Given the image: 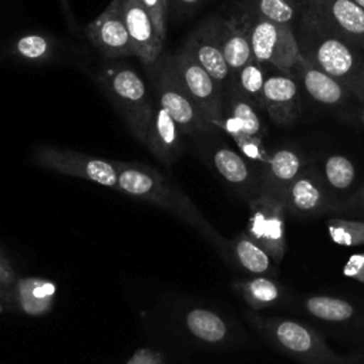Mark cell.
Listing matches in <instances>:
<instances>
[{
    "label": "cell",
    "mask_w": 364,
    "mask_h": 364,
    "mask_svg": "<svg viewBox=\"0 0 364 364\" xmlns=\"http://www.w3.org/2000/svg\"><path fill=\"white\" fill-rule=\"evenodd\" d=\"M125 364H165V357L158 350L142 347L135 350Z\"/></svg>",
    "instance_id": "cell-34"
},
{
    "label": "cell",
    "mask_w": 364,
    "mask_h": 364,
    "mask_svg": "<svg viewBox=\"0 0 364 364\" xmlns=\"http://www.w3.org/2000/svg\"><path fill=\"white\" fill-rule=\"evenodd\" d=\"M326 228L330 239L341 246H361L364 245V220L328 218Z\"/></svg>",
    "instance_id": "cell-31"
},
{
    "label": "cell",
    "mask_w": 364,
    "mask_h": 364,
    "mask_svg": "<svg viewBox=\"0 0 364 364\" xmlns=\"http://www.w3.org/2000/svg\"><path fill=\"white\" fill-rule=\"evenodd\" d=\"M141 1L154 23V27H155V31H156L159 40L162 43H165L168 10L165 9L162 0H141Z\"/></svg>",
    "instance_id": "cell-32"
},
{
    "label": "cell",
    "mask_w": 364,
    "mask_h": 364,
    "mask_svg": "<svg viewBox=\"0 0 364 364\" xmlns=\"http://www.w3.org/2000/svg\"><path fill=\"white\" fill-rule=\"evenodd\" d=\"M57 284L43 277H18L9 289L7 310L27 317H41L51 311Z\"/></svg>",
    "instance_id": "cell-20"
},
{
    "label": "cell",
    "mask_w": 364,
    "mask_h": 364,
    "mask_svg": "<svg viewBox=\"0 0 364 364\" xmlns=\"http://www.w3.org/2000/svg\"><path fill=\"white\" fill-rule=\"evenodd\" d=\"M31 161L44 169L85 179L111 189L118 188V162L107 161L80 151L43 145L34 149Z\"/></svg>",
    "instance_id": "cell-9"
},
{
    "label": "cell",
    "mask_w": 364,
    "mask_h": 364,
    "mask_svg": "<svg viewBox=\"0 0 364 364\" xmlns=\"http://www.w3.org/2000/svg\"><path fill=\"white\" fill-rule=\"evenodd\" d=\"M267 73L269 71L262 64H259L256 60H252L250 63L243 65L232 78V84L262 111L263 87Z\"/></svg>",
    "instance_id": "cell-29"
},
{
    "label": "cell",
    "mask_w": 364,
    "mask_h": 364,
    "mask_svg": "<svg viewBox=\"0 0 364 364\" xmlns=\"http://www.w3.org/2000/svg\"><path fill=\"white\" fill-rule=\"evenodd\" d=\"M361 50H363V51H364V46H363V47H361Z\"/></svg>",
    "instance_id": "cell-43"
},
{
    "label": "cell",
    "mask_w": 364,
    "mask_h": 364,
    "mask_svg": "<svg viewBox=\"0 0 364 364\" xmlns=\"http://www.w3.org/2000/svg\"><path fill=\"white\" fill-rule=\"evenodd\" d=\"M228 263L239 267L249 276L277 277V264L245 230L228 240Z\"/></svg>",
    "instance_id": "cell-23"
},
{
    "label": "cell",
    "mask_w": 364,
    "mask_h": 364,
    "mask_svg": "<svg viewBox=\"0 0 364 364\" xmlns=\"http://www.w3.org/2000/svg\"><path fill=\"white\" fill-rule=\"evenodd\" d=\"M182 46L218 82L222 91L226 92L232 84V73L220 46L218 14L205 18L196 28H193Z\"/></svg>",
    "instance_id": "cell-14"
},
{
    "label": "cell",
    "mask_w": 364,
    "mask_h": 364,
    "mask_svg": "<svg viewBox=\"0 0 364 364\" xmlns=\"http://www.w3.org/2000/svg\"><path fill=\"white\" fill-rule=\"evenodd\" d=\"M202 154L209 166L246 202L260 191V169L240 152L219 141H208Z\"/></svg>",
    "instance_id": "cell-12"
},
{
    "label": "cell",
    "mask_w": 364,
    "mask_h": 364,
    "mask_svg": "<svg viewBox=\"0 0 364 364\" xmlns=\"http://www.w3.org/2000/svg\"><path fill=\"white\" fill-rule=\"evenodd\" d=\"M219 38L225 60L233 75L253 58L250 34H249V14L242 0L232 4L225 13L218 14Z\"/></svg>",
    "instance_id": "cell-17"
},
{
    "label": "cell",
    "mask_w": 364,
    "mask_h": 364,
    "mask_svg": "<svg viewBox=\"0 0 364 364\" xmlns=\"http://www.w3.org/2000/svg\"><path fill=\"white\" fill-rule=\"evenodd\" d=\"M162 3H164V6H165V9L168 10V7H169V0H162Z\"/></svg>",
    "instance_id": "cell-42"
},
{
    "label": "cell",
    "mask_w": 364,
    "mask_h": 364,
    "mask_svg": "<svg viewBox=\"0 0 364 364\" xmlns=\"http://www.w3.org/2000/svg\"><path fill=\"white\" fill-rule=\"evenodd\" d=\"M249 324L283 354L304 364H348L346 358L331 350L323 336L311 326L296 318L263 316L257 311L245 313Z\"/></svg>",
    "instance_id": "cell-3"
},
{
    "label": "cell",
    "mask_w": 364,
    "mask_h": 364,
    "mask_svg": "<svg viewBox=\"0 0 364 364\" xmlns=\"http://www.w3.org/2000/svg\"><path fill=\"white\" fill-rule=\"evenodd\" d=\"M122 13L135 57L144 67L152 65L162 55L164 43L159 40L148 11L141 0H122Z\"/></svg>",
    "instance_id": "cell-19"
},
{
    "label": "cell",
    "mask_w": 364,
    "mask_h": 364,
    "mask_svg": "<svg viewBox=\"0 0 364 364\" xmlns=\"http://www.w3.org/2000/svg\"><path fill=\"white\" fill-rule=\"evenodd\" d=\"M252 11L294 31L300 18L301 0H242Z\"/></svg>",
    "instance_id": "cell-28"
},
{
    "label": "cell",
    "mask_w": 364,
    "mask_h": 364,
    "mask_svg": "<svg viewBox=\"0 0 364 364\" xmlns=\"http://www.w3.org/2000/svg\"><path fill=\"white\" fill-rule=\"evenodd\" d=\"M97 81L131 134L145 145L156 102L144 78L128 64L108 63L100 68Z\"/></svg>",
    "instance_id": "cell-4"
},
{
    "label": "cell",
    "mask_w": 364,
    "mask_h": 364,
    "mask_svg": "<svg viewBox=\"0 0 364 364\" xmlns=\"http://www.w3.org/2000/svg\"><path fill=\"white\" fill-rule=\"evenodd\" d=\"M249 218L245 232L280 264L287 252L286 206L280 196L260 189L249 202Z\"/></svg>",
    "instance_id": "cell-8"
},
{
    "label": "cell",
    "mask_w": 364,
    "mask_h": 364,
    "mask_svg": "<svg viewBox=\"0 0 364 364\" xmlns=\"http://www.w3.org/2000/svg\"><path fill=\"white\" fill-rule=\"evenodd\" d=\"M168 58L191 100L218 129L222 121L225 101L222 88L183 46L175 53H168Z\"/></svg>",
    "instance_id": "cell-10"
},
{
    "label": "cell",
    "mask_w": 364,
    "mask_h": 364,
    "mask_svg": "<svg viewBox=\"0 0 364 364\" xmlns=\"http://www.w3.org/2000/svg\"><path fill=\"white\" fill-rule=\"evenodd\" d=\"M18 279L17 272L11 266L10 260L6 257V255L0 249V284L6 289H10Z\"/></svg>",
    "instance_id": "cell-36"
},
{
    "label": "cell",
    "mask_w": 364,
    "mask_h": 364,
    "mask_svg": "<svg viewBox=\"0 0 364 364\" xmlns=\"http://www.w3.org/2000/svg\"><path fill=\"white\" fill-rule=\"evenodd\" d=\"M358 101H360V119H358V122H361V124H364V87H363V90H361V92H360V95H358Z\"/></svg>",
    "instance_id": "cell-40"
},
{
    "label": "cell",
    "mask_w": 364,
    "mask_h": 364,
    "mask_svg": "<svg viewBox=\"0 0 364 364\" xmlns=\"http://www.w3.org/2000/svg\"><path fill=\"white\" fill-rule=\"evenodd\" d=\"M324 185L340 203V195L350 191L357 179V169L354 162L343 154L328 155L318 171ZM336 212V210H334Z\"/></svg>",
    "instance_id": "cell-27"
},
{
    "label": "cell",
    "mask_w": 364,
    "mask_h": 364,
    "mask_svg": "<svg viewBox=\"0 0 364 364\" xmlns=\"http://www.w3.org/2000/svg\"><path fill=\"white\" fill-rule=\"evenodd\" d=\"M334 213H354V215H364V183L353 192L348 198L341 200Z\"/></svg>",
    "instance_id": "cell-33"
},
{
    "label": "cell",
    "mask_w": 364,
    "mask_h": 364,
    "mask_svg": "<svg viewBox=\"0 0 364 364\" xmlns=\"http://www.w3.org/2000/svg\"><path fill=\"white\" fill-rule=\"evenodd\" d=\"M60 3H61V6H63V11L65 13V17H67L68 23H73V13H71L68 0H60Z\"/></svg>",
    "instance_id": "cell-39"
},
{
    "label": "cell",
    "mask_w": 364,
    "mask_h": 364,
    "mask_svg": "<svg viewBox=\"0 0 364 364\" xmlns=\"http://www.w3.org/2000/svg\"><path fill=\"white\" fill-rule=\"evenodd\" d=\"M300 88L321 107L348 121L360 119V101L336 78L311 65L301 54L293 70Z\"/></svg>",
    "instance_id": "cell-11"
},
{
    "label": "cell",
    "mask_w": 364,
    "mask_h": 364,
    "mask_svg": "<svg viewBox=\"0 0 364 364\" xmlns=\"http://www.w3.org/2000/svg\"><path fill=\"white\" fill-rule=\"evenodd\" d=\"M357 6H360L363 10H364V0H353Z\"/></svg>",
    "instance_id": "cell-41"
},
{
    "label": "cell",
    "mask_w": 364,
    "mask_h": 364,
    "mask_svg": "<svg viewBox=\"0 0 364 364\" xmlns=\"http://www.w3.org/2000/svg\"><path fill=\"white\" fill-rule=\"evenodd\" d=\"M7 301H9V289L0 284V307L7 310Z\"/></svg>",
    "instance_id": "cell-38"
},
{
    "label": "cell",
    "mask_w": 364,
    "mask_h": 364,
    "mask_svg": "<svg viewBox=\"0 0 364 364\" xmlns=\"http://www.w3.org/2000/svg\"><path fill=\"white\" fill-rule=\"evenodd\" d=\"M182 136L183 134L178 124L164 108L156 104L148 128L145 146L161 164L171 166L181 158L183 152Z\"/></svg>",
    "instance_id": "cell-21"
},
{
    "label": "cell",
    "mask_w": 364,
    "mask_h": 364,
    "mask_svg": "<svg viewBox=\"0 0 364 364\" xmlns=\"http://www.w3.org/2000/svg\"><path fill=\"white\" fill-rule=\"evenodd\" d=\"M301 306L309 316L330 324L351 323L358 314L354 303L333 294H309L303 297Z\"/></svg>",
    "instance_id": "cell-26"
},
{
    "label": "cell",
    "mask_w": 364,
    "mask_h": 364,
    "mask_svg": "<svg viewBox=\"0 0 364 364\" xmlns=\"http://www.w3.org/2000/svg\"><path fill=\"white\" fill-rule=\"evenodd\" d=\"M246 9L253 58L267 71L293 74L301 54L294 31Z\"/></svg>",
    "instance_id": "cell-7"
},
{
    "label": "cell",
    "mask_w": 364,
    "mask_h": 364,
    "mask_svg": "<svg viewBox=\"0 0 364 364\" xmlns=\"http://www.w3.org/2000/svg\"><path fill=\"white\" fill-rule=\"evenodd\" d=\"M232 287L253 311L282 306L289 299L287 289L276 277L249 276L235 280Z\"/></svg>",
    "instance_id": "cell-24"
},
{
    "label": "cell",
    "mask_w": 364,
    "mask_h": 364,
    "mask_svg": "<svg viewBox=\"0 0 364 364\" xmlns=\"http://www.w3.org/2000/svg\"><path fill=\"white\" fill-rule=\"evenodd\" d=\"M10 53L23 61L43 63L51 58L54 53V41L44 34L28 33L13 41Z\"/></svg>",
    "instance_id": "cell-30"
},
{
    "label": "cell",
    "mask_w": 364,
    "mask_h": 364,
    "mask_svg": "<svg viewBox=\"0 0 364 364\" xmlns=\"http://www.w3.org/2000/svg\"><path fill=\"white\" fill-rule=\"evenodd\" d=\"M300 152L290 146H282L269 152L267 162L260 169V189L283 196L289 185L306 168Z\"/></svg>",
    "instance_id": "cell-22"
},
{
    "label": "cell",
    "mask_w": 364,
    "mask_h": 364,
    "mask_svg": "<svg viewBox=\"0 0 364 364\" xmlns=\"http://www.w3.org/2000/svg\"><path fill=\"white\" fill-rule=\"evenodd\" d=\"M287 215L299 219L334 213L338 202L324 185L316 166H306L282 196Z\"/></svg>",
    "instance_id": "cell-13"
},
{
    "label": "cell",
    "mask_w": 364,
    "mask_h": 364,
    "mask_svg": "<svg viewBox=\"0 0 364 364\" xmlns=\"http://www.w3.org/2000/svg\"><path fill=\"white\" fill-rule=\"evenodd\" d=\"M145 71L155 102L172 117L183 135L208 136L218 132L182 87L168 53L164 51L152 65L145 67Z\"/></svg>",
    "instance_id": "cell-5"
},
{
    "label": "cell",
    "mask_w": 364,
    "mask_h": 364,
    "mask_svg": "<svg viewBox=\"0 0 364 364\" xmlns=\"http://www.w3.org/2000/svg\"><path fill=\"white\" fill-rule=\"evenodd\" d=\"M301 88L291 73L269 71L263 87V111L279 127L294 124L301 115Z\"/></svg>",
    "instance_id": "cell-16"
},
{
    "label": "cell",
    "mask_w": 364,
    "mask_h": 364,
    "mask_svg": "<svg viewBox=\"0 0 364 364\" xmlns=\"http://www.w3.org/2000/svg\"><path fill=\"white\" fill-rule=\"evenodd\" d=\"M185 330L192 338L208 346H223L232 340L230 323L218 311L205 307H193L183 316Z\"/></svg>",
    "instance_id": "cell-25"
},
{
    "label": "cell",
    "mask_w": 364,
    "mask_h": 364,
    "mask_svg": "<svg viewBox=\"0 0 364 364\" xmlns=\"http://www.w3.org/2000/svg\"><path fill=\"white\" fill-rule=\"evenodd\" d=\"M118 168L117 191L172 213L193 228L228 262V239L215 230L178 185L146 164L118 162Z\"/></svg>",
    "instance_id": "cell-1"
},
{
    "label": "cell",
    "mask_w": 364,
    "mask_h": 364,
    "mask_svg": "<svg viewBox=\"0 0 364 364\" xmlns=\"http://www.w3.org/2000/svg\"><path fill=\"white\" fill-rule=\"evenodd\" d=\"M259 109L233 84L225 92L223 114L219 131L226 132L237 145L240 154L259 169L267 162L269 152L264 148L267 134Z\"/></svg>",
    "instance_id": "cell-6"
},
{
    "label": "cell",
    "mask_w": 364,
    "mask_h": 364,
    "mask_svg": "<svg viewBox=\"0 0 364 364\" xmlns=\"http://www.w3.org/2000/svg\"><path fill=\"white\" fill-rule=\"evenodd\" d=\"M344 276L358 282L364 283V253H357L348 257L344 269Z\"/></svg>",
    "instance_id": "cell-35"
},
{
    "label": "cell",
    "mask_w": 364,
    "mask_h": 364,
    "mask_svg": "<svg viewBox=\"0 0 364 364\" xmlns=\"http://www.w3.org/2000/svg\"><path fill=\"white\" fill-rule=\"evenodd\" d=\"M301 6L338 36L364 46V10L353 0H301Z\"/></svg>",
    "instance_id": "cell-18"
},
{
    "label": "cell",
    "mask_w": 364,
    "mask_h": 364,
    "mask_svg": "<svg viewBox=\"0 0 364 364\" xmlns=\"http://www.w3.org/2000/svg\"><path fill=\"white\" fill-rule=\"evenodd\" d=\"M294 36L301 55L336 78L358 100L364 87V51L321 24L303 6Z\"/></svg>",
    "instance_id": "cell-2"
},
{
    "label": "cell",
    "mask_w": 364,
    "mask_h": 364,
    "mask_svg": "<svg viewBox=\"0 0 364 364\" xmlns=\"http://www.w3.org/2000/svg\"><path fill=\"white\" fill-rule=\"evenodd\" d=\"M203 1L205 0H173V6H175V9L178 7V10L188 13V11L198 9Z\"/></svg>",
    "instance_id": "cell-37"
},
{
    "label": "cell",
    "mask_w": 364,
    "mask_h": 364,
    "mask_svg": "<svg viewBox=\"0 0 364 364\" xmlns=\"http://www.w3.org/2000/svg\"><path fill=\"white\" fill-rule=\"evenodd\" d=\"M90 43L108 60L135 55L125 26L122 0H111L104 11L85 27Z\"/></svg>",
    "instance_id": "cell-15"
}]
</instances>
